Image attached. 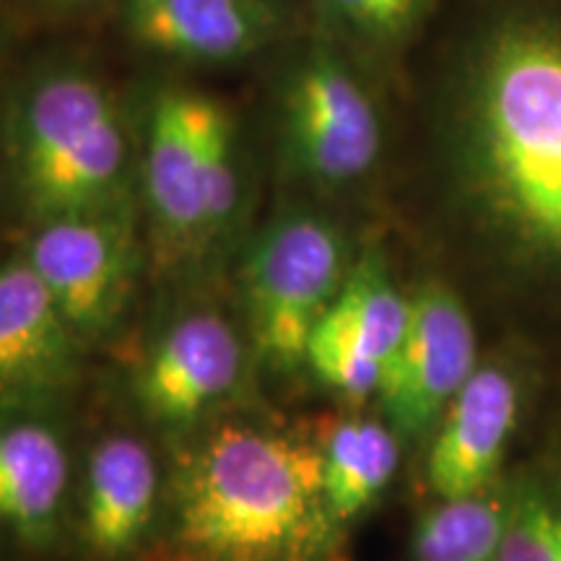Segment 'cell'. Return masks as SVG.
<instances>
[{
  "mask_svg": "<svg viewBox=\"0 0 561 561\" xmlns=\"http://www.w3.org/2000/svg\"><path fill=\"white\" fill-rule=\"evenodd\" d=\"M318 437L265 424L208 430L174 460L157 561H331L339 546Z\"/></svg>",
  "mask_w": 561,
  "mask_h": 561,
  "instance_id": "cell-1",
  "label": "cell"
},
{
  "mask_svg": "<svg viewBox=\"0 0 561 561\" xmlns=\"http://www.w3.org/2000/svg\"><path fill=\"white\" fill-rule=\"evenodd\" d=\"M322 486L335 523L346 528L388 489L401 460L398 432L377 419L348 416L318 437Z\"/></svg>",
  "mask_w": 561,
  "mask_h": 561,
  "instance_id": "cell-16",
  "label": "cell"
},
{
  "mask_svg": "<svg viewBox=\"0 0 561 561\" xmlns=\"http://www.w3.org/2000/svg\"><path fill=\"white\" fill-rule=\"evenodd\" d=\"M473 371L471 314L450 286L424 280L413 291L403 341L377 392L388 424L405 439L432 434Z\"/></svg>",
  "mask_w": 561,
  "mask_h": 561,
  "instance_id": "cell-8",
  "label": "cell"
},
{
  "mask_svg": "<svg viewBox=\"0 0 561 561\" xmlns=\"http://www.w3.org/2000/svg\"><path fill=\"white\" fill-rule=\"evenodd\" d=\"M138 203L167 265L201 263L240 219L242 161L227 104L191 87L151 96L138 144Z\"/></svg>",
  "mask_w": 561,
  "mask_h": 561,
  "instance_id": "cell-4",
  "label": "cell"
},
{
  "mask_svg": "<svg viewBox=\"0 0 561 561\" xmlns=\"http://www.w3.org/2000/svg\"><path fill=\"white\" fill-rule=\"evenodd\" d=\"M351 263L341 229L305 208L284 210L255 237L242 263V301L257 359L276 371L305 367L310 335Z\"/></svg>",
  "mask_w": 561,
  "mask_h": 561,
  "instance_id": "cell-5",
  "label": "cell"
},
{
  "mask_svg": "<svg viewBox=\"0 0 561 561\" xmlns=\"http://www.w3.org/2000/svg\"><path fill=\"white\" fill-rule=\"evenodd\" d=\"M81 346L30 261L0 263V413L34 411L73 388Z\"/></svg>",
  "mask_w": 561,
  "mask_h": 561,
  "instance_id": "cell-11",
  "label": "cell"
},
{
  "mask_svg": "<svg viewBox=\"0 0 561 561\" xmlns=\"http://www.w3.org/2000/svg\"><path fill=\"white\" fill-rule=\"evenodd\" d=\"M24 257L76 335L100 341L123 320L138 284V206L34 224Z\"/></svg>",
  "mask_w": 561,
  "mask_h": 561,
  "instance_id": "cell-7",
  "label": "cell"
},
{
  "mask_svg": "<svg viewBox=\"0 0 561 561\" xmlns=\"http://www.w3.org/2000/svg\"><path fill=\"white\" fill-rule=\"evenodd\" d=\"M123 30L144 50L203 66L244 60L278 37V0H123Z\"/></svg>",
  "mask_w": 561,
  "mask_h": 561,
  "instance_id": "cell-12",
  "label": "cell"
},
{
  "mask_svg": "<svg viewBox=\"0 0 561 561\" xmlns=\"http://www.w3.org/2000/svg\"><path fill=\"white\" fill-rule=\"evenodd\" d=\"M70 491V455L34 411L0 413V530L30 549L55 543Z\"/></svg>",
  "mask_w": 561,
  "mask_h": 561,
  "instance_id": "cell-15",
  "label": "cell"
},
{
  "mask_svg": "<svg viewBox=\"0 0 561 561\" xmlns=\"http://www.w3.org/2000/svg\"><path fill=\"white\" fill-rule=\"evenodd\" d=\"M496 561H561V510L541 491H523L510 502Z\"/></svg>",
  "mask_w": 561,
  "mask_h": 561,
  "instance_id": "cell-19",
  "label": "cell"
},
{
  "mask_svg": "<svg viewBox=\"0 0 561 561\" xmlns=\"http://www.w3.org/2000/svg\"><path fill=\"white\" fill-rule=\"evenodd\" d=\"M157 455L136 434H110L91 447L83 471L81 533L89 553L121 561L149 543L161 512Z\"/></svg>",
  "mask_w": 561,
  "mask_h": 561,
  "instance_id": "cell-13",
  "label": "cell"
},
{
  "mask_svg": "<svg viewBox=\"0 0 561 561\" xmlns=\"http://www.w3.org/2000/svg\"><path fill=\"white\" fill-rule=\"evenodd\" d=\"M244 346L214 310L182 314L159 335L136 371V401L151 421L191 430L227 401L242 380Z\"/></svg>",
  "mask_w": 561,
  "mask_h": 561,
  "instance_id": "cell-10",
  "label": "cell"
},
{
  "mask_svg": "<svg viewBox=\"0 0 561 561\" xmlns=\"http://www.w3.org/2000/svg\"><path fill=\"white\" fill-rule=\"evenodd\" d=\"M322 21L369 45H392L419 24L430 0H314Z\"/></svg>",
  "mask_w": 561,
  "mask_h": 561,
  "instance_id": "cell-18",
  "label": "cell"
},
{
  "mask_svg": "<svg viewBox=\"0 0 561 561\" xmlns=\"http://www.w3.org/2000/svg\"><path fill=\"white\" fill-rule=\"evenodd\" d=\"M3 157L32 224L138 206V146L115 94L87 68L60 62L19 81Z\"/></svg>",
  "mask_w": 561,
  "mask_h": 561,
  "instance_id": "cell-3",
  "label": "cell"
},
{
  "mask_svg": "<svg viewBox=\"0 0 561 561\" xmlns=\"http://www.w3.org/2000/svg\"><path fill=\"white\" fill-rule=\"evenodd\" d=\"M510 504L481 494L439 500L413 528L411 561H496Z\"/></svg>",
  "mask_w": 561,
  "mask_h": 561,
  "instance_id": "cell-17",
  "label": "cell"
},
{
  "mask_svg": "<svg viewBox=\"0 0 561 561\" xmlns=\"http://www.w3.org/2000/svg\"><path fill=\"white\" fill-rule=\"evenodd\" d=\"M466 151L489 206L561 257V34L502 32L471 79Z\"/></svg>",
  "mask_w": 561,
  "mask_h": 561,
  "instance_id": "cell-2",
  "label": "cell"
},
{
  "mask_svg": "<svg viewBox=\"0 0 561 561\" xmlns=\"http://www.w3.org/2000/svg\"><path fill=\"white\" fill-rule=\"evenodd\" d=\"M278 157L289 178L343 187L377 164L382 125L369 91L331 45L297 55L280 79Z\"/></svg>",
  "mask_w": 561,
  "mask_h": 561,
  "instance_id": "cell-6",
  "label": "cell"
},
{
  "mask_svg": "<svg viewBox=\"0 0 561 561\" xmlns=\"http://www.w3.org/2000/svg\"><path fill=\"white\" fill-rule=\"evenodd\" d=\"M409 312L411 297L396 289L380 252L364 250L314 325L305 367L341 396H371L380 390L385 369L401 346Z\"/></svg>",
  "mask_w": 561,
  "mask_h": 561,
  "instance_id": "cell-9",
  "label": "cell"
},
{
  "mask_svg": "<svg viewBox=\"0 0 561 561\" xmlns=\"http://www.w3.org/2000/svg\"><path fill=\"white\" fill-rule=\"evenodd\" d=\"M47 3L58 5V9H79V5L94 3V0H47Z\"/></svg>",
  "mask_w": 561,
  "mask_h": 561,
  "instance_id": "cell-20",
  "label": "cell"
},
{
  "mask_svg": "<svg viewBox=\"0 0 561 561\" xmlns=\"http://www.w3.org/2000/svg\"><path fill=\"white\" fill-rule=\"evenodd\" d=\"M517 419V390L507 371L476 369L434 430L426 481L439 500L486 491Z\"/></svg>",
  "mask_w": 561,
  "mask_h": 561,
  "instance_id": "cell-14",
  "label": "cell"
}]
</instances>
